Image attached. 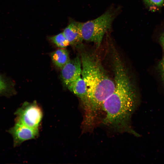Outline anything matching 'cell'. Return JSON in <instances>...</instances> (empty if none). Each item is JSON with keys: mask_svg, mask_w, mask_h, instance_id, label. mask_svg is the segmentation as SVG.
<instances>
[{"mask_svg": "<svg viewBox=\"0 0 164 164\" xmlns=\"http://www.w3.org/2000/svg\"><path fill=\"white\" fill-rule=\"evenodd\" d=\"M156 68L161 82L164 86V53L159 62Z\"/></svg>", "mask_w": 164, "mask_h": 164, "instance_id": "obj_12", "label": "cell"}, {"mask_svg": "<svg viewBox=\"0 0 164 164\" xmlns=\"http://www.w3.org/2000/svg\"><path fill=\"white\" fill-rule=\"evenodd\" d=\"M51 57L54 64L61 69L70 59L68 51L63 48L58 49L52 52Z\"/></svg>", "mask_w": 164, "mask_h": 164, "instance_id": "obj_9", "label": "cell"}, {"mask_svg": "<svg viewBox=\"0 0 164 164\" xmlns=\"http://www.w3.org/2000/svg\"><path fill=\"white\" fill-rule=\"evenodd\" d=\"M71 92L76 95L81 100L85 111V118L88 116L90 104L85 84L81 76L70 83L67 86Z\"/></svg>", "mask_w": 164, "mask_h": 164, "instance_id": "obj_7", "label": "cell"}, {"mask_svg": "<svg viewBox=\"0 0 164 164\" xmlns=\"http://www.w3.org/2000/svg\"><path fill=\"white\" fill-rule=\"evenodd\" d=\"M82 64L81 58L77 56L70 59L61 68V76L63 84L67 86L81 76Z\"/></svg>", "mask_w": 164, "mask_h": 164, "instance_id": "obj_6", "label": "cell"}, {"mask_svg": "<svg viewBox=\"0 0 164 164\" xmlns=\"http://www.w3.org/2000/svg\"><path fill=\"white\" fill-rule=\"evenodd\" d=\"M114 76V91L102 106L106 113L103 123L118 131L139 136L130 125L131 116L139 101L136 87L127 71L117 70Z\"/></svg>", "mask_w": 164, "mask_h": 164, "instance_id": "obj_1", "label": "cell"}, {"mask_svg": "<svg viewBox=\"0 0 164 164\" xmlns=\"http://www.w3.org/2000/svg\"><path fill=\"white\" fill-rule=\"evenodd\" d=\"M146 5L150 7H160L164 4V0H143Z\"/></svg>", "mask_w": 164, "mask_h": 164, "instance_id": "obj_13", "label": "cell"}, {"mask_svg": "<svg viewBox=\"0 0 164 164\" xmlns=\"http://www.w3.org/2000/svg\"><path fill=\"white\" fill-rule=\"evenodd\" d=\"M81 22L70 19L63 32L70 45L75 46L81 43L83 40L81 29Z\"/></svg>", "mask_w": 164, "mask_h": 164, "instance_id": "obj_8", "label": "cell"}, {"mask_svg": "<svg viewBox=\"0 0 164 164\" xmlns=\"http://www.w3.org/2000/svg\"><path fill=\"white\" fill-rule=\"evenodd\" d=\"M14 114L15 123L34 128H38L43 116L40 108L35 101L25 102Z\"/></svg>", "mask_w": 164, "mask_h": 164, "instance_id": "obj_4", "label": "cell"}, {"mask_svg": "<svg viewBox=\"0 0 164 164\" xmlns=\"http://www.w3.org/2000/svg\"><path fill=\"white\" fill-rule=\"evenodd\" d=\"M50 40L58 47L63 48L69 45V43L63 32L49 37Z\"/></svg>", "mask_w": 164, "mask_h": 164, "instance_id": "obj_11", "label": "cell"}, {"mask_svg": "<svg viewBox=\"0 0 164 164\" xmlns=\"http://www.w3.org/2000/svg\"><path fill=\"white\" fill-rule=\"evenodd\" d=\"M8 132L12 136L13 146H19L26 141L35 138L38 135V128H31L25 125L15 123Z\"/></svg>", "mask_w": 164, "mask_h": 164, "instance_id": "obj_5", "label": "cell"}, {"mask_svg": "<svg viewBox=\"0 0 164 164\" xmlns=\"http://www.w3.org/2000/svg\"><path fill=\"white\" fill-rule=\"evenodd\" d=\"M115 14L114 11L109 9L95 19L81 22L83 40L94 43L99 47L104 34L111 27Z\"/></svg>", "mask_w": 164, "mask_h": 164, "instance_id": "obj_3", "label": "cell"}, {"mask_svg": "<svg viewBox=\"0 0 164 164\" xmlns=\"http://www.w3.org/2000/svg\"><path fill=\"white\" fill-rule=\"evenodd\" d=\"M13 94H14V90L12 83L0 74V96H9Z\"/></svg>", "mask_w": 164, "mask_h": 164, "instance_id": "obj_10", "label": "cell"}, {"mask_svg": "<svg viewBox=\"0 0 164 164\" xmlns=\"http://www.w3.org/2000/svg\"><path fill=\"white\" fill-rule=\"evenodd\" d=\"M159 40L160 44L164 52V32L161 34Z\"/></svg>", "mask_w": 164, "mask_h": 164, "instance_id": "obj_14", "label": "cell"}, {"mask_svg": "<svg viewBox=\"0 0 164 164\" xmlns=\"http://www.w3.org/2000/svg\"><path fill=\"white\" fill-rule=\"evenodd\" d=\"M82 77L90 104L88 117L94 122L104 101L113 93L114 81L109 77L97 55L86 52L81 55Z\"/></svg>", "mask_w": 164, "mask_h": 164, "instance_id": "obj_2", "label": "cell"}]
</instances>
